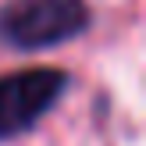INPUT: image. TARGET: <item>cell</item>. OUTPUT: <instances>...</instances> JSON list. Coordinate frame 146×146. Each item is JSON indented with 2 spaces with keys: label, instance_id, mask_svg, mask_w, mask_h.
I'll use <instances>...</instances> for the list:
<instances>
[{
  "label": "cell",
  "instance_id": "1",
  "mask_svg": "<svg viewBox=\"0 0 146 146\" xmlns=\"http://www.w3.org/2000/svg\"><path fill=\"white\" fill-rule=\"evenodd\" d=\"M86 0H7L0 7V46L14 54H43L64 46L89 29Z\"/></svg>",
  "mask_w": 146,
  "mask_h": 146
},
{
  "label": "cell",
  "instance_id": "2",
  "mask_svg": "<svg viewBox=\"0 0 146 146\" xmlns=\"http://www.w3.org/2000/svg\"><path fill=\"white\" fill-rule=\"evenodd\" d=\"M71 89V75L61 68H18L0 75V143L32 132Z\"/></svg>",
  "mask_w": 146,
  "mask_h": 146
}]
</instances>
